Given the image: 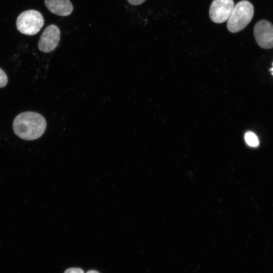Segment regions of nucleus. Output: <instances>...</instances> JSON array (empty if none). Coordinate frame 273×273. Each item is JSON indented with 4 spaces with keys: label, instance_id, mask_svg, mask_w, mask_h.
Masks as SVG:
<instances>
[{
    "label": "nucleus",
    "instance_id": "nucleus-9",
    "mask_svg": "<svg viewBox=\"0 0 273 273\" xmlns=\"http://www.w3.org/2000/svg\"><path fill=\"white\" fill-rule=\"evenodd\" d=\"M8 82V77L5 72L0 68V88L5 86Z\"/></svg>",
    "mask_w": 273,
    "mask_h": 273
},
{
    "label": "nucleus",
    "instance_id": "nucleus-6",
    "mask_svg": "<svg viewBox=\"0 0 273 273\" xmlns=\"http://www.w3.org/2000/svg\"><path fill=\"white\" fill-rule=\"evenodd\" d=\"M60 39V31L55 25L51 24L44 29L39 41V50L44 53L53 51L58 46Z\"/></svg>",
    "mask_w": 273,
    "mask_h": 273
},
{
    "label": "nucleus",
    "instance_id": "nucleus-7",
    "mask_svg": "<svg viewBox=\"0 0 273 273\" xmlns=\"http://www.w3.org/2000/svg\"><path fill=\"white\" fill-rule=\"evenodd\" d=\"M44 3L51 12L60 16H68L73 10L69 0H44Z\"/></svg>",
    "mask_w": 273,
    "mask_h": 273
},
{
    "label": "nucleus",
    "instance_id": "nucleus-5",
    "mask_svg": "<svg viewBox=\"0 0 273 273\" xmlns=\"http://www.w3.org/2000/svg\"><path fill=\"white\" fill-rule=\"evenodd\" d=\"M234 7L233 0H213L209 8L210 19L216 23L228 20Z\"/></svg>",
    "mask_w": 273,
    "mask_h": 273
},
{
    "label": "nucleus",
    "instance_id": "nucleus-4",
    "mask_svg": "<svg viewBox=\"0 0 273 273\" xmlns=\"http://www.w3.org/2000/svg\"><path fill=\"white\" fill-rule=\"evenodd\" d=\"M254 35L261 48L265 49L273 48V25L268 21H258L254 28Z\"/></svg>",
    "mask_w": 273,
    "mask_h": 273
},
{
    "label": "nucleus",
    "instance_id": "nucleus-2",
    "mask_svg": "<svg viewBox=\"0 0 273 273\" xmlns=\"http://www.w3.org/2000/svg\"><path fill=\"white\" fill-rule=\"evenodd\" d=\"M254 15V7L249 1L243 0L234 7L227 22V28L232 33L238 32L244 28L251 21Z\"/></svg>",
    "mask_w": 273,
    "mask_h": 273
},
{
    "label": "nucleus",
    "instance_id": "nucleus-12",
    "mask_svg": "<svg viewBox=\"0 0 273 273\" xmlns=\"http://www.w3.org/2000/svg\"><path fill=\"white\" fill-rule=\"evenodd\" d=\"M86 273H99V272L94 270H90L88 271Z\"/></svg>",
    "mask_w": 273,
    "mask_h": 273
},
{
    "label": "nucleus",
    "instance_id": "nucleus-13",
    "mask_svg": "<svg viewBox=\"0 0 273 273\" xmlns=\"http://www.w3.org/2000/svg\"><path fill=\"white\" fill-rule=\"evenodd\" d=\"M270 71L271 72V74L273 75V63H272V67L270 69Z\"/></svg>",
    "mask_w": 273,
    "mask_h": 273
},
{
    "label": "nucleus",
    "instance_id": "nucleus-8",
    "mask_svg": "<svg viewBox=\"0 0 273 273\" xmlns=\"http://www.w3.org/2000/svg\"><path fill=\"white\" fill-rule=\"evenodd\" d=\"M245 140L246 143L251 147H256L259 144L257 135L252 131H248L245 134Z\"/></svg>",
    "mask_w": 273,
    "mask_h": 273
},
{
    "label": "nucleus",
    "instance_id": "nucleus-1",
    "mask_svg": "<svg viewBox=\"0 0 273 273\" xmlns=\"http://www.w3.org/2000/svg\"><path fill=\"white\" fill-rule=\"evenodd\" d=\"M47 123L44 118L34 112H25L18 114L14 119L13 128L15 133L25 140H34L44 132Z\"/></svg>",
    "mask_w": 273,
    "mask_h": 273
},
{
    "label": "nucleus",
    "instance_id": "nucleus-11",
    "mask_svg": "<svg viewBox=\"0 0 273 273\" xmlns=\"http://www.w3.org/2000/svg\"><path fill=\"white\" fill-rule=\"evenodd\" d=\"M131 5L137 6L143 4L146 0H127Z\"/></svg>",
    "mask_w": 273,
    "mask_h": 273
},
{
    "label": "nucleus",
    "instance_id": "nucleus-10",
    "mask_svg": "<svg viewBox=\"0 0 273 273\" xmlns=\"http://www.w3.org/2000/svg\"><path fill=\"white\" fill-rule=\"evenodd\" d=\"M64 273H84V272L81 268L72 267L67 269Z\"/></svg>",
    "mask_w": 273,
    "mask_h": 273
},
{
    "label": "nucleus",
    "instance_id": "nucleus-3",
    "mask_svg": "<svg viewBox=\"0 0 273 273\" xmlns=\"http://www.w3.org/2000/svg\"><path fill=\"white\" fill-rule=\"evenodd\" d=\"M43 24L44 19L42 14L34 10L22 12L16 20V26L19 31L28 35L38 33Z\"/></svg>",
    "mask_w": 273,
    "mask_h": 273
}]
</instances>
